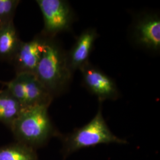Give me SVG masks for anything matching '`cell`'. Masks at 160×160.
Listing matches in <instances>:
<instances>
[{"label":"cell","instance_id":"obj_9","mask_svg":"<svg viewBox=\"0 0 160 160\" xmlns=\"http://www.w3.org/2000/svg\"><path fill=\"white\" fill-rule=\"evenodd\" d=\"M23 74L25 85L26 104L25 109L37 106H49L53 98L46 91L33 74Z\"/></svg>","mask_w":160,"mask_h":160},{"label":"cell","instance_id":"obj_14","mask_svg":"<svg viewBox=\"0 0 160 160\" xmlns=\"http://www.w3.org/2000/svg\"><path fill=\"white\" fill-rule=\"evenodd\" d=\"M0 82H1V81H0Z\"/></svg>","mask_w":160,"mask_h":160},{"label":"cell","instance_id":"obj_4","mask_svg":"<svg viewBox=\"0 0 160 160\" xmlns=\"http://www.w3.org/2000/svg\"><path fill=\"white\" fill-rule=\"evenodd\" d=\"M42 14L44 27L41 34L55 38L59 33L68 32L74 21V12L67 1L37 0Z\"/></svg>","mask_w":160,"mask_h":160},{"label":"cell","instance_id":"obj_6","mask_svg":"<svg viewBox=\"0 0 160 160\" xmlns=\"http://www.w3.org/2000/svg\"><path fill=\"white\" fill-rule=\"evenodd\" d=\"M80 71L84 86L97 97L100 103L107 100H116L120 96L115 81L100 69L89 62Z\"/></svg>","mask_w":160,"mask_h":160},{"label":"cell","instance_id":"obj_2","mask_svg":"<svg viewBox=\"0 0 160 160\" xmlns=\"http://www.w3.org/2000/svg\"><path fill=\"white\" fill-rule=\"evenodd\" d=\"M48 108L41 105L23 109L10 128L16 142L36 150L61 135L52 122Z\"/></svg>","mask_w":160,"mask_h":160},{"label":"cell","instance_id":"obj_12","mask_svg":"<svg viewBox=\"0 0 160 160\" xmlns=\"http://www.w3.org/2000/svg\"><path fill=\"white\" fill-rule=\"evenodd\" d=\"M0 160H39L36 150L15 141L0 147Z\"/></svg>","mask_w":160,"mask_h":160},{"label":"cell","instance_id":"obj_7","mask_svg":"<svg viewBox=\"0 0 160 160\" xmlns=\"http://www.w3.org/2000/svg\"><path fill=\"white\" fill-rule=\"evenodd\" d=\"M47 38L40 34L29 42H22L11 63L16 74L29 73L34 74L40 61Z\"/></svg>","mask_w":160,"mask_h":160},{"label":"cell","instance_id":"obj_1","mask_svg":"<svg viewBox=\"0 0 160 160\" xmlns=\"http://www.w3.org/2000/svg\"><path fill=\"white\" fill-rule=\"evenodd\" d=\"M73 73L68 66L67 52L55 38H47L34 75L53 98L68 88Z\"/></svg>","mask_w":160,"mask_h":160},{"label":"cell","instance_id":"obj_3","mask_svg":"<svg viewBox=\"0 0 160 160\" xmlns=\"http://www.w3.org/2000/svg\"><path fill=\"white\" fill-rule=\"evenodd\" d=\"M59 138L62 142V152L65 158L81 149L100 144L128 143L126 139L118 137L110 131L103 118L101 106L88 123Z\"/></svg>","mask_w":160,"mask_h":160},{"label":"cell","instance_id":"obj_8","mask_svg":"<svg viewBox=\"0 0 160 160\" xmlns=\"http://www.w3.org/2000/svg\"><path fill=\"white\" fill-rule=\"evenodd\" d=\"M98 36L96 29H86L77 37L71 49L67 52L69 67L72 73L90 62L89 57Z\"/></svg>","mask_w":160,"mask_h":160},{"label":"cell","instance_id":"obj_13","mask_svg":"<svg viewBox=\"0 0 160 160\" xmlns=\"http://www.w3.org/2000/svg\"><path fill=\"white\" fill-rule=\"evenodd\" d=\"M20 1L0 0V27L14 21V17Z\"/></svg>","mask_w":160,"mask_h":160},{"label":"cell","instance_id":"obj_11","mask_svg":"<svg viewBox=\"0 0 160 160\" xmlns=\"http://www.w3.org/2000/svg\"><path fill=\"white\" fill-rule=\"evenodd\" d=\"M23 109L7 89L0 90V122L11 128Z\"/></svg>","mask_w":160,"mask_h":160},{"label":"cell","instance_id":"obj_10","mask_svg":"<svg viewBox=\"0 0 160 160\" xmlns=\"http://www.w3.org/2000/svg\"><path fill=\"white\" fill-rule=\"evenodd\" d=\"M22 42L14 21L0 27V61L11 63Z\"/></svg>","mask_w":160,"mask_h":160},{"label":"cell","instance_id":"obj_5","mask_svg":"<svg viewBox=\"0 0 160 160\" xmlns=\"http://www.w3.org/2000/svg\"><path fill=\"white\" fill-rule=\"evenodd\" d=\"M131 39L133 43L152 52L160 50V17L157 13H144L133 23Z\"/></svg>","mask_w":160,"mask_h":160}]
</instances>
